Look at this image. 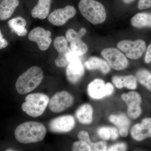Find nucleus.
Listing matches in <instances>:
<instances>
[{"instance_id": "e433bc0d", "label": "nucleus", "mask_w": 151, "mask_h": 151, "mask_svg": "<svg viewBox=\"0 0 151 151\" xmlns=\"http://www.w3.org/2000/svg\"><path fill=\"white\" fill-rule=\"evenodd\" d=\"M6 151H15V150H14L13 149H12V148H9L7 149L6 150Z\"/></svg>"}, {"instance_id": "9d476101", "label": "nucleus", "mask_w": 151, "mask_h": 151, "mask_svg": "<svg viewBox=\"0 0 151 151\" xmlns=\"http://www.w3.org/2000/svg\"><path fill=\"white\" fill-rule=\"evenodd\" d=\"M76 13V10L73 6L67 5L63 8L55 10L49 15L48 20L53 25L60 26L65 24Z\"/></svg>"}, {"instance_id": "20e7f679", "label": "nucleus", "mask_w": 151, "mask_h": 151, "mask_svg": "<svg viewBox=\"0 0 151 151\" xmlns=\"http://www.w3.org/2000/svg\"><path fill=\"white\" fill-rule=\"evenodd\" d=\"M49 98L42 93H32L27 95L22 109L28 116L33 118L40 116L46 110L49 102Z\"/></svg>"}, {"instance_id": "9b49d317", "label": "nucleus", "mask_w": 151, "mask_h": 151, "mask_svg": "<svg viewBox=\"0 0 151 151\" xmlns=\"http://www.w3.org/2000/svg\"><path fill=\"white\" fill-rule=\"evenodd\" d=\"M51 33L42 27L35 28L29 32L28 38L29 40L37 44L39 48L42 51H45L51 43L50 38Z\"/></svg>"}, {"instance_id": "bb28decb", "label": "nucleus", "mask_w": 151, "mask_h": 151, "mask_svg": "<svg viewBox=\"0 0 151 151\" xmlns=\"http://www.w3.org/2000/svg\"><path fill=\"white\" fill-rule=\"evenodd\" d=\"M86 29L85 28H81V29L76 32L73 29H69L65 33V37L68 42L77 39H81L86 34Z\"/></svg>"}, {"instance_id": "423d86ee", "label": "nucleus", "mask_w": 151, "mask_h": 151, "mask_svg": "<svg viewBox=\"0 0 151 151\" xmlns=\"http://www.w3.org/2000/svg\"><path fill=\"white\" fill-rule=\"evenodd\" d=\"M117 47L125 53L127 58L132 60L140 58L146 49V44L142 40L132 41H121L117 45Z\"/></svg>"}, {"instance_id": "0eeeda50", "label": "nucleus", "mask_w": 151, "mask_h": 151, "mask_svg": "<svg viewBox=\"0 0 151 151\" xmlns=\"http://www.w3.org/2000/svg\"><path fill=\"white\" fill-rule=\"evenodd\" d=\"M101 54L111 68L114 70H124L129 66V62L127 57L117 49H104L101 52Z\"/></svg>"}, {"instance_id": "dca6fc26", "label": "nucleus", "mask_w": 151, "mask_h": 151, "mask_svg": "<svg viewBox=\"0 0 151 151\" xmlns=\"http://www.w3.org/2000/svg\"><path fill=\"white\" fill-rule=\"evenodd\" d=\"M87 92L93 100H100L107 97L105 81L101 78H95L88 84Z\"/></svg>"}, {"instance_id": "6e6552de", "label": "nucleus", "mask_w": 151, "mask_h": 151, "mask_svg": "<svg viewBox=\"0 0 151 151\" xmlns=\"http://www.w3.org/2000/svg\"><path fill=\"white\" fill-rule=\"evenodd\" d=\"M74 98L70 93L65 91L55 93L49 100L48 106L53 113H60L73 105Z\"/></svg>"}, {"instance_id": "7c9ffc66", "label": "nucleus", "mask_w": 151, "mask_h": 151, "mask_svg": "<svg viewBox=\"0 0 151 151\" xmlns=\"http://www.w3.org/2000/svg\"><path fill=\"white\" fill-rule=\"evenodd\" d=\"M137 7L139 10L151 8V0H139Z\"/></svg>"}, {"instance_id": "f3484780", "label": "nucleus", "mask_w": 151, "mask_h": 151, "mask_svg": "<svg viewBox=\"0 0 151 151\" xmlns=\"http://www.w3.org/2000/svg\"><path fill=\"white\" fill-rule=\"evenodd\" d=\"M112 81L113 85L118 89L125 88L130 90H135L137 88L138 80L136 76H114L112 77Z\"/></svg>"}, {"instance_id": "f704fd0d", "label": "nucleus", "mask_w": 151, "mask_h": 151, "mask_svg": "<svg viewBox=\"0 0 151 151\" xmlns=\"http://www.w3.org/2000/svg\"><path fill=\"white\" fill-rule=\"evenodd\" d=\"M8 45V42L3 37L1 31L0 32V49L6 48Z\"/></svg>"}, {"instance_id": "aec40b11", "label": "nucleus", "mask_w": 151, "mask_h": 151, "mask_svg": "<svg viewBox=\"0 0 151 151\" xmlns=\"http://www.w3.org/2000/svg\"><path fill=\"white\" fill-rule=\"evenodd\" d=\"M52 0H38L37 4L31 11L32 15L34 18L44 19L48 16Z\"/></svg>"}, {"instance_id": "4c0bfd02", "label": "nucleus", "mask_w": 151, "mask_h": 151, "mask_svg": "<svg viewBox=\"0 0 151 151\" xmlns=\"http://www.w3.org/2000/svg\"><path fill=\"white\" fill-rule=\"evenodd\" d=\"M1 1H2V0H1Z\"/></svg>"}, {"instance_id": "393cba45", "label": "nucleus", "mask_w": 151, "mask_h": 151, "mask_svg": "<svg viewBox=\"0 0 151 151\" xmlns=\"http://www.w3.org/2000/svg\"><path fill=\"white\" fill-rule=\"evenodd\" d=\"M138 82L151 92V72L145 69H139L136 73Z\"/></svg>"}, {"instance_id": "a211bd4d", "label": "nucleus", "mask_w": 151, "mask_h": 151, "mask_svg": "<svg viewBox=\"0 0 151 151\" xmlns=\"http://www.w3.org/2000/svg\"><path fill=\"white\" fill-rule=\"evenodd\" d=\"M85 68L88 70H100L104 74H108L111 67L106 60L96 56H92L84 63Z\"/></svg>"}, {"instance_id": "5701e85b", "label": "nucleus", "mask_w": 151, "mask_h": 151, "mask_svg": "<svg viewBox=\"0 0 151 151\" xmlns=\"http://www.w3.org/2000/svg\"><path fill=\"white\" fill-rule=\"evenodd\" d=\"M8 24L11 30L20 37L26 35L27 31L26 29L27 22L22 17H17L11 19L8 22Z\"/></svg>"}, {"instance_id": "412c9836", "label": "nucleus", "mask_w": 151, "mask_h": 151, "mask_svg": "<svg viewBox=\"0 0 151 151\" xmlns=\"http://www.w3.org/2000/svg\"><path fill=\"white\" fill-rule=\"evenodd\" d=\"M19 3V0H2L0 4L1 20H6L10 18Z\"/></svg>"}, {"instance_id": "ddd939ff", "label": "nucleus", "mask_w": 151, "mask_h": 151, "mask_svg": "<svg viewBox=\"0 0 151 151\" xmlns=\"http://www.w3.org/2000/svg\"><path fill=\"white\" fill-rule=\"evenodd\" d=\"M68 42L66 38L62 36L57 37L55 39L53 45L58 53V56L55 60V63L58 67H65L69 63L66 59V55L71 48L68 47Z\"/></svg>"}, {"instance_id": "c9c22d12", "label": "nucleus", "mask_w": 151, "mask_h": 151, "mask_svg": "<svg viewBox=\"0 0 151 151\" xmlns=\"http://www.w3.org/2000/svg\"><path fill=\"white\" fill-rule=\"evenodd\" d=\"M122 1H123V2L125 3V4H129L132 2L134 0H122Z\"/></svg>"}, {"instance_id": "6ab92c4d", "label": "nucleus", "mask_w": 151, "mask_h": 151, "mask_svg": "<svg viewBox=\"0 0 151 151\" xmlns=\"http://www.w3.org/2000/svg\"><path fill=\"white\" fill-rule=\"evenodd\" d=\"M75 115L80 124L89 125L93 122V108L89 103L83 104L76 111Z\"/></svg>"}, {"instance_id": "4468645a", "label": "nucleus", "mask_w": 151, "mask_h": 151, "mask_svg": "<svg viewBox=\"0 0 151 151\" xmlns=\"http://www.w3.org/2000/svg\"><path fill=\"white\" fill-rule=\"evenodd\" d=\"M129 117L122 113L111 114L108 117L109 122L118 128L122 137H127L129 135L131 126V121Z\"/></svg>"}, {"instance_id": "c756f323", "label": "nucleus", "mask_w": 151, "mask_h": 151, "mask_svg": "<svg viewBox=\"0 0 151 151\" xmlns=\"http://www.w3.org/2000/svg\"><path fill=\"white\" fill-rule=\"evenodd\" d=\"M127 144L124 142H118L113 144L108 147V151H125L127 150Z\"/></svg>"}, {"instance_id": "473e14b6", "label": "nucleus", "mask_w": 151, "mask_h": 151, "mask_svg": "<svg viewBox=\"0 0 151 151\" xmlns=\"http://www.w3.org/2000/svg\"><path fill=\"white\" fill-rule=\"evenodd\" d=\"M106 87L107 97H110L114 93L115 90L114 85L111 82H107L106 83Z\"/></svg>"}, {"instance_id": "f03ea898", "label": "nucleus", "mask_w": 151, "mask_h": 151, "mask_svg": "<svg viewBox=\"0 0 151 151\" xmlns=\"http://www.w3.org/2000/svg\"><path fill=\"white\" fill-rule=\"evenodd\" d=\"M43 78V72L40 67L33 66L19 76L16 83L17 91L24 94L32 92L39 86Z\"/></svg>"}, {"instance_id": "a878e982", "label": "nucleus", "mask_w": 151, "mask_h": 151, "mask_svg": "<svg viewBox=\"0 0 151 151\" xmlns=\"http://www.w3.org/2000/svg\"><path fill=\"white\" fill-rule=\"evenodd\" d=\"M71 50L79 56L86 54L88 51V47L81 39L75 40L70 42Z\"/></svg>"}, {"instance_id": "4be33fe9", "label": "nucleus", "mask_w": 151, "mask_h": 151, "mask_svg": "<svg viewBox=\"0 0 151 151\" xmlns=\"http://www.w3.org/2000/svg\"><path fill=\"white\" fill-rule=\"evenodd\" d=\"M78 139L79 140L84 141L89 144L92 151H106L108 149L107 143L105 141H100L96 142H92L90 140L89 133L84 130L78 132Z\"/></svg>"}, {"instance_id": "f8f14e48", "label": "nucleus", "mask_w": 151, "mask_h": 151, "mask_svg": "<svg viewBox=\"0 0 151 151\" xmlns=\"http://www.w3.org/2000/svg\"><path fill=\"white\" fill-rule=\"evenodd\" d=\"M130 133L132 139L137 142L151 138V118H144L140 123L133 125Z\"/></svg>"}, {"instance_id": "39448f33", "label": "nucleus", "mask_w": 151, "mask_h": 151, "mask_svg": "<svg viewBox=\"0 0 151 151\" xmlns=\"http://www.w3.org/2000/svg\"><path fill=\"white\" fill-rule=\"evenodd\" d=\"M121 98L127 105L128 116L134 120L138 119L142 113V97L140 94L134 90H131L122 94Z\"/></svg>"}, {"instance_id": "cd10ccee", "label": "nucleus", "mask_w": 151, "mask_h": 151, "mask_svg": "<svg viewBox=\"0 0 151 151\" xmlns=\"http://www.w3.org/2000/svg\"><path fill=\"white\" fill-rule=\"evenodd\" d=\"M72 150L73 151H91V147L86 142L83 141H76L73 143Z\"/></svg>"}, {"instance_id": "c85d7f7f", "label": "nucleus", "mask_w": 151, "mask_h": 151, "mask_svg": "<svg viewBox=\"0 0 151 151\" xmlns=\"http://www.w3.org/2000/svg\"><path fill=\"white\" fill-rule=\"evenodd\" d=\"M97 134L100 139L104 141L111 140V130L110 127L103 126L100 127L97 130Z\"/></svg>"}, {"instance_id": "2f4dec72", "label": "nucleus", "mask_w": 151, "mask_h": 151, "mask_svg": "<svg viewBox=\"0 0 151 151\" xmlns=\"http://www.w3.org/2000/svg\"><path fill=\"white\" fill-rule=\"evenodd\" d=\"M111 130V139L112 141H116L120 136L119 129L116 127H110Z\"/></svg>"}, {"instance_id": "b1692460", "label": "nucleus", "mask_w": 151, "mask_h": 151, "mask_svg": "<svg viewBox=\"0 0 151 151\" xmlns=\"http://www.w3.org/2000/svg\"><path fill=\"white\" fill-rule=\"evenodd\" d=\"M131 24L137 28L151 27V13L141 12L136 14L131 19Z\"/></svg>"}, {"instance_id": "72a5a7b5", "label": "nucleus", "mask_w": 151, "mask_h": 151, "mask_svg": "<svg viewBox=\"0 0 151 151\" xmlns=\"http://www.w3.org/2000/svg\"><path fill=\"white\" fill-rule=\"evenodd\" d=\"M145 60L146 63H151V44L149 45L147 48Z\"/></svg>"}, {"instance_id": "2eb2a0df", "label": "nucleus", "mask_w": 151, "mask_h": 151, "mask_svg": "<svg viewBox=\"0 0 151 151\" xmlns=\"http://www.w3.org/2000/svg\"><path fill=\"white\" fill-rule=\"evenodd\" d=\"M84 65L80 59L69 63L66 69V76L68 80L72 84H76L81 80L84 74Z\"/></svg>"}, {"instance_id": "1a4fd4ad", "label": "nucleus", "mask_w": 151, "mask_h": 151, "mask_svg": "<svg viewBox=\"0 0 151 151\" xmlns=\"http://www.w3.org/2000/svg\"><path fill=\"white\" fill-rule=\"evenodd\" d=\"M75 124V120L73 116L64 115L52 120L49 124V128L53 133H67L73 129Z\"/></svg>"}, {"instance_id": "f257e3e1", "label": "nucleus", "mask_w": 151, "mask_h": 151, "mask_svg": "<svg viewBox=\"0 0 151 151\" xmlns=\"http://www.w3.org/2000/svg\"><path fill=\"white\" fill-rule=\"evenodd\" d=\"M44 125L40 122H27L20 124L15 130V137L22 144L39 142L43 140L46 134Z\"/></svg>"}, {"instance_id": "7ed1b4c3", "label": "nucleus", "mask_w": 151, "mask_h": 151, "mask_svg": "<svg viewBox=\"0 0 151 151\" xmlns=\"http://www.w3.org/2000/svg\"><path fill=\"white\" fill-rule=\"evenodd\" d=\"M78 7L81 15L92 24H100L106 20L105 7L101 3L97 1L81 0Z\"/></svg>"}]
</instances>
